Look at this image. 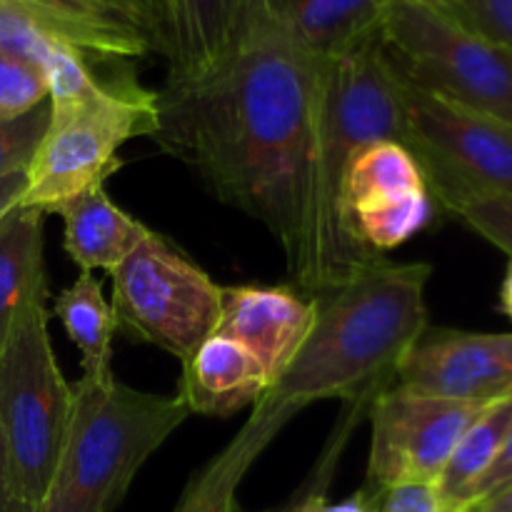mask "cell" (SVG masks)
Instances as JSON below:
<instances>
[{
  "instance_id": "ba28073f",
  "label": "cell",
  "mask_w": 512,
  "mask_h": 512,
  "mask_svg": "<svg viewBox=\"0 0 512 512\" xmlns=\"http://www.w3.org/2000/svg\"><path fill=\"white\" fill-rule=\"evenodd\" d=\"M380 40L415 85L512 123V55L458 18L393 0Z\"/></svg>"
},
{
  "instance_id": "1f68e13d",
  "label": "cell",
  "mask_w": 512,
  "mask_h": 512,
  "mask_svg": "<svg viewBox=\"0 0 512 512\" xmlns=\"http://www.w3.org/2000/svg\"><path fill=\"white\" fill-rule=\"evenodd\" d=\"M500 310L512 320V258L508 270H505L503 285H500Z\"/></svg>"
},
{
  "instance_id": "5bb4252c",
  "label": "cell",
  "mask_w": 512,
  "mask_h": 512,
  "mask_svg": "<svg viewBox=\"0 0 512 512\" xmlns=\"http://www.w3.org/2000/svg\"><path fill=\"white\" fill-rule=\"evenodd\" d=\"M178 398L188 413L228 418L255 408L270 393L263 363L245 345L225 335H210L188 360H183Z\"/></svg>"
},
{
  "instance_id": "f1b7e54d",
  "label": "cell",
  "mask_w": 512,
  "mask_h": 512,
  "mask_svg": "<svg viewBox=\"0 0 512 512\" xmlns=\"http://www.w3.org/2000/svg\"><path fill=\"white\" fill-rule=\"evenodd\" d=\"M23 193H25V170H18V173L0 180V223H3L5 215L20 203Z\"/></svg>"
},
{
  "instance_id": "cb8c5ba5",
  "label": "cell",
  "mask_w": 512,
  "mask_h": 512,
  "mask_svg": "<svg viewBox=\"0 0 512 512\" xmlns=\"http://www.w3.org/2000/svg\"><path fill=\"white\" fill-rule=\"evenodd\" d=\"M50 120V103L45 100L30 113L0 123V180L18 170H28Z\"/></svg>"
},
{
  "instance_id": "484cf974",
  "label": "cell",
  "mask_w": 512,
  "mask_h": 512,
  "mask_svg": "<svg viewBox=\"0 0 512 512\" xmlns=\"http://www.w3.org/2000/svg\"><path fill=\"white\" fill-rule=\"evenodd\" d=\"M455 18L512 55V0H458Z\"/></svg>"
},
{
  "instance_id": "7c38bea8",
  "label": "cell",
  "mask_w": 512,
  "mask_h": 512,
  "mask_svg": "<svg viewBox=\"0 0 512 512\" xmlns=\"http://www.w3.org/2000/svg\"><path fill=\"white\" fill-rule=\"evenodd\" d=\"M40 25L90 63L138 60L160 50L148 0H20Z\"/></svg>"
},
{
  "instance_id": "e575fe53",
  "label": "cell",
  "mask_w": 512,
  "mask_h": 512,
  "mask_svg": "<svg viewBox=\"0 0 512 512\" xmlns=\"http://www.w3.org/2000/svg\"><path fill=\"white\" fill-rule=\"evenodd\" d=\"M148 5L153 8L155 18H158V28H160V0H148Z\"/></svg>"
},
{
  "instance_id": "9a60e30c",
  "label": "cell",
  "mask_w": 512,
  "mask_h": 512,
  "mask_svg": "<svg viewBox=\"0 0 512 512\" xmlns=\"http://www.w3.org/2000/svg\"><path fill=\"white\" fill-rule=\"evenodd\" d=\"M390 5L393 0H263V15L330 63L378 40Z\"/></svg>"
},
{
  "instance_id": "2e32d148",
  "label": "cell",
  "mask_w": 512,
  "mask_h": 512,
  "mask_svg": "<svg viewBox=\"0 0 512 512\" xmlns=\"http://www.w3.org/2000/svg\"><path fill=\"white\" fill-rule=\"evenodd\" d=\"M298 413L295 405L265 395L233 440L190 478L173 512H228L255 460Z\"/></svg>"
},
{
  "instance_id": "4316f807",
  "label": "cell",
  "mask_w": 512,
  "mask_h": 512,
  "mask_svg": "<svg viewBox=\"0 0 512 512\" xmlns=\"http://www.w3.org/2000/svg\"><path fill=\"white\" fill-rule=\"evenodd\" d=\"M378 512H455L445 503L435 483H408L390 488Z\"/></svg>"
},
{
  "instance_id": "52a82bcc",
  "label": "cell",
  "mask_w": 512,
  "mask_h": 512,
  "mask_svg": "<svg viewBox=\"0 0 512 512\" xmlns=\"http://www.w3.org/2000/svg\"><path fill=\"white\" fill-rule=\"evenodd\" d=\"M110 278L115 323L130 340L183 363L215 335L223 285L165 235L150 230Z\"/></svg>"
},
{
  "instance_id": "4dcf8cb0",
  "label": "cell",
  "mask_w": 512,
  "mask_h": 512,
  "mask_svg": "<svg viewBox=\"0 0 512 512\" xmlns=\"http://www.w3.org/2000/svg\"><path fill=\"white\" fill-rule=\"evenodd\" d=\"M468 512H512V483L508 488L500 490V493L480 500V503L473 505Z\"/></svg>"
},
{
  "instance_id": "836d02e7",
  "label": "cell",
  "mask_w": 512,
  "mask_h": 512,
  "mask_svg": "<svg viewBox=\"0 0 512 512\" xmlns=\"http://www.w3.org/2000/svg\"><path fill=\"white\" fill-rule=\"evenodd\" d=\"M295 503H298V493H295L293 498L288 500V503H283V505H275V508H265V510H258V512H293V510H295ZM228 512H253V510H243V508H240L238 503H235L233 508H230Z\"/></svg>"
},
{
  "instance_id": "6da1fadb",
  "label": "cell",
  "mask_w": 512,
  "mask_h": 512,
  "mask_svg": "<svg viewBox=\"0 0 512 512\" xmlns=\"http://www.w3.org/2000/svg\"><path fill=\"white\" fill-rule=\"evenodd\" d=\"M325 60L260 20L220 65L158 90L155 143L223 203L298 255L310 140Z\"/></svg>"
},
{
  "instance_id": "277c9868",
  "label": "cell",
  "mask_w": 512,
  "mask_h": 512,
  "mask_svg": "<svg viewBox=\"0 0 512 512\" xmlns=\"http://www.w3.org/2000/svg\"><path fill=\"white\" fill-rule=\"evenodd\" d=\"M188 415L178 395L143 393L115 373H83L73 385L68 435L38 512H113Z\"/></svg>"
},
{
  "instance_id": "ffe728a7",
  "label": "cell",
  "mask_w": 512,
  "mask_h": 512,
  "mask_svg": "<svg viewBox=\"0 0 512 512\" xmlns=\"http://www.w3.org/2000/svg\"><path fill=\"white\" fill-rule=\"evenodd\" d=\"M45 215L15 205L0 223V348L30 303L48 298L43 268Z\"/></svg>"
},
{
  "instance_id": "3957f363",
  "label": "cell",
  "mask_w": 512,
  "mask_h": 512,
  "mask_svg": "<svg viewBox=\"0 0 512 512\" xmlns=\"http://www.w3.org/2000/svg\"><path fill=\"white\" fill-rule=\"evenodd\" d=\"M403 135V75L385 53L383 40L325 63L305 168L300 245L288 265L308 298L383 258L355 243L345 230L340 185L358 150L378 140L403 143Z\"/></svg>"
},
{
  "instance_id": "603a6c76",
  "label": "cell",
  "mask_w": 512,
  "mask_h": 512,
  "mask_svg": "<svg viewBox=\"0 0 512 512\" xmlns=\"http://www.w3.org/2000/svg\"><path fill=\"white\" fill-rule=\"evenodd\" d=\"M48 100V80L35 65L0 53V123L30 113Z\"/></svg>"
},
{
  "instance_id": "7402d4cb",
  "label": "cell",
  "mask_w": 512,
  "mask_h": 512,
  "mask_svg": "<svg viewBox=\"0 0 512 512\" xmlns=\"http://www.w3.org/2000/svg\"><path fill=\"white\" fill-rule=\"evenodd\" d=\"M55 318L63 323L70 343L80 350L83 373H113V338L115 323L113 305L103 295V283L93 273H80L73 285L60 290L53 308Z\"/></svg>"
},
{
  "instance_id": "9c48e42d",
  "label": "cell",
  "mask_w": 512,
  "mask_h": 512,
  "mask_svg": "<svg viewBox=\"0 0 512 512\" xmlns=\"http://www.w3.org/2000/svg\"><path fill=\"white\" fill-rule=\"evenodd\" d=\"M403 105V145L418 160L435 205L450 210L480 195H512V123L420 88L405 75Z\"/></svg>"
},
{
  "instance_id": "44dd1931",
  "label": "cell",
  "mask_w": 512,
  "mask_h": 512,
  "mask_svg": "<svg viewBox=\"0 0 512 512\" xmlns=\"http://www.w3.org/2000/svg\"><path fill=\"white\" fill-rule=\"evenodd\" d=\"M512 425V393L485 405L475 423L465 430L460 443L455 445L443 475L438 478V490L455 512L473 508L475 490L480 480L488 475L493 463L503 450L505 438Z\"/></svg>"
},
{
  "instance_id": "8992f818",
  "label": "cell",
  "mask_w": 512,
  "mask_h": 512,
  "mask_svg": "<svg viewBox=\"0 0 512 512\" xmlns=\"http://www.w3.org/2000/svg\"><path fill=\"white\" fill-rule=\"evenodd\" d=\"M73 413V385L50 343L45 298L15 320L0 348V433L20 512H38L50 488Z\"/></svg>"
},
{
  "instance_id": "e0dca14e",
  "label": "cell",
  "mask_w": 512,
  "mask_h": 512,
  "mask_svg": "<svg viewBox=\"0 0 512 512\" xmlns=\"http://www.w3.org/2000/svg\"><path fill=\"white\" fill-rule=\"evenodd\" d=\"M238 43L225 0H160V53L173 83L210 73Z\"/></svg>"
},
{
  "instance_id": "d6986e66",
  "label": "cell",
  "mask_w": 512,
  "mask_h": 512,
  "mask_svg": "<svg viewBox=\"0 0 512 512\" xmlns=\"http://www.w3.org/2000/svg\"><path fill=\"white\" fill-rule=\"evenodd\" d=\"M423 190H428L423 170L403 143L378 140L365 145L348 163L340 185V213L345 230L360 215L383 210Z\"/></svg>"
},
{
  "instance_id": "8fae6325",
  "label": "cell",
  "mask_w": 512,
  "mask_h": 512,
  "mask_svg": "<svg viewBox=\"0 0 512 512\" xmlns=\"http://www.w3.org/2000/svg\"><path fill=\"white\" fill-rule=\"evenodd\" d=\"M395 388L488 405L512 393V333L430 328L400 363Z\"/></svg>"
},
{
  "instance_id": "7a4b0ae2",
  "label": "cell",
  "mask_w": 512,
  "mask_h": 512,
  "mask_svg": "<svg viewBox=\"0 0 512 512\" xmlns=\"http://www.w3.org/2000/svg\"><path fill=\"white\" fill-rule=\"evenodd\" d=\"M433 265L373 260L343 283L313 295L315 315L303 348L270 398L298 410L320 400L375 398L428 330Z\"/></svg>"
},
{
  "instance_id": "4fadbf2b",
  "label": "cell",
  "mask_w": 512,
  "mask_h": 512,
  "mask_svg": "<svg viewBox=\"0 0 512 512\" xmlns=\"http://www.w3.org/2000/svg\"><path fill=\"white\" fill-rule=\"evenodd\" d=\"M313 315V298L293 285H235L223 288L215 335L245 345L275 385L303 348Z\"/></svg>"
},
{
  "instance_id": "30bf717a",
  "label": "cell",
  "mask_w": 512,
  "mask_h": 512,
  "mask_svg": "<svg viewBox=\"0 0 512 512\" xmlns=\"http://www.w3.org/2000/svg\"><path fill=\"white\" fill-rule=\"evenodd\" d=\"M483 408L395 385L380 390L368 410L373 433L365 485L388 493L398 485L438 483L455 445Z\"/></svg>"
},
{
  "instance_id": "f546056e",
  "label": "cell",
  "mask_w": 512,
  "mask_h": 512,
  "mask_svg": "<svg viewBox=\"0 0 512 512\" xmlns=\"http://www.w3.org/2000/svg\"><path fill=\"white\" fill-rule=\"evenodd\" d=\"M0 512H20L13 498V485H10L8 450H5L3 433H0Z\"/></svg>"
},
{
  "instance_id": "83f0119b",
  "label": "cell",
  "mask_w": 512,
  "mask_h": 512,
  "mask_svg": "<svg viewBox=\"0 0 512 512\" xmlns=\"http://www.w3.org/2000/svg\"><path fill=\"white\" fill-rule=\"evenodd\" d=\"M510 483H512V425H510L508 438H505L503 450H500L498 460H495L493 468L488 470V475H485V478L480 480L478 490H475L473 505H478L480 500L490 498V495L500 493V490L508 488Z\"/></svg>"
},
{
  "instance_id": "5b68a950",
  "label": "cell",
  "mask_w": 512,
  "mask_h": 512,
  "mask_svg": "<svg viewBox=\"0 0 512 512\" xmlns=\"http://www.w3.org/2000/svg\"><path fill=\"white\" fill-rule=\"evenodd\" d=\"M50 120L25 170L18 205L53 215L78 195L100 188L123 165L120 148L158 133V90L128 73L105 75L88 90L48 100Z\"/></svg>"
},
{
  "instance_id": "ac0fdd59",
  "label": "cell",
  "mask_w": 512,
  "mask_h": 512,
  "mask_svg": "<svg viewBox=\"0 0 512 512\" xmlns=\"http://www.w3.org/2000/svg\"><path fill=\"white\" fill-rule=\"evenodd\" d=\"M55 215L63 218V248L80 273H113L150 233L148 225L108 198L103 185L73 198Z\"/></svg>"
},
{
  "instance_id": "d6a6232c",
  "label": "cell",
  "mask_w": 512,
  "mask_h": 512,
  "mask_svg": "<svg viewBox=\"0 0 512 512\" xmlns=\"http://www.w3.org/2000/svg\"><path fill=\"white\" fill-rule=\"evenodd\" d=\"M410 3H418V5H425V8H433V10H440V13L445 15H453L458 13V0H410Z\"/></svg>"
},
{
  "instance_id": "d4e9b609",
  "label": "cell",
  "mask_w": 512,
  "mask_h": 512,
  "mask_svg": "<svg viewBox=\"0 0 512 512\" xmlns=\"http://www.w3.org/2000/svg\"><path fill=\"white\" fill-rule=\"evenodd\" d=\"M470 230L512 258V195H480L453 205L448 210Z\"/></svg>"
}]
</instances>
